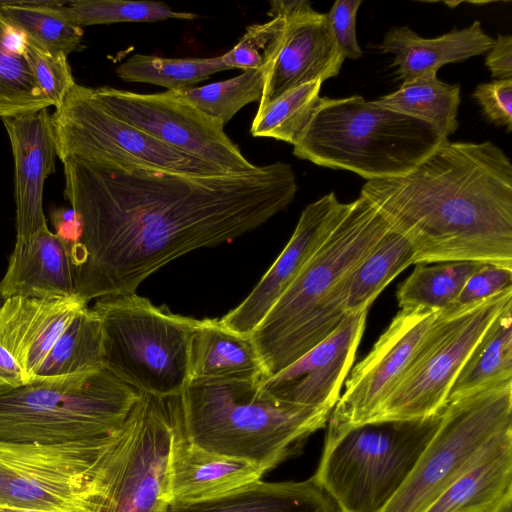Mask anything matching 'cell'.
Instances as JSON below:
<instances>
[{"label":"cell","mask_w":512,"mask_h":512,"mask_svg":"<svg viewBox=\"0 0 512 512\" xmlns=\"http://www.w3.org/2000/svg\"><path fill=\"white\" fill-rule=\"evenodd\" d=\"M63 165L64 195L81 222L69 246L74 289L86 303L136 293L176 258L263 225L297 192L292 167L281 161L215 175L77 157Z\"/></svg>","instance_id":"obj_1"},{"label":"cell","mask_w":512,"mask_h":512,"mask_svg":"<svg viewBox=\"0 0 512 512\" xmlns=\"http://www.w3.org/2000/svg\"><path fill=\"white\" fill-rule=\"evenodd\" d=\"M360 195L409 241L414 264L512 269V164L491 141H448L402 177L367 181Z\"/></svg>","instance_id":"obj_2"},{"label":"cell","mask_w":512,"mask_h":512,"mask_svg":"<svg viewBox=\"0 0 512 512\" xmlns=\"http://www.w3.org/2000/svg\"><path fill=\"white\" fill-rule=\"evenodd\" d=\"M389 229L366 197L345 203L332 232L250 334L264 379L291 365L346 318L352 275Z\"/></svg>","instance_id":"obj_3"},{"label":"cell","mask_w":512,"mask_h":512,"mask_svg":"<svg viewBox=\"0 0 512 512\" xmlns=\"http://www.w3.org/2000/svg\"><path fill=\"white\" fill-rule=\"evenodd\" d=\"M332 410L276 399L261 380L192 382L179 395L180 426L190 442L267 471L298 455Z\"/></svg>","instance_id":"obj_4"},{"label":"cell","mask_w":512,"mask_h":512,"mask_svg":"<svg viewBox=\"0 0 512 512\" xmlns=\"http://www.w3.org/2000/svg\"><path fill=\"white\" fill-rule=\"evenodd\" d=\"M448 141L426 122L362 96L321 97L293 154L372 181L410 173Z\"/></svg>","instance_id":"obj_5"},{"label":"cell","mask_w":512,"mask_h":512,"mask_svg":"<svg viewBox=\"0 0 512 512\" xmlns=\"http://www.w3.org/2000/svg\"><path fill=\"white\" fill-rule=\"evenodd\" d=\"M140 394L104 368L0 385V440L60 444L107 435Z\"/></svg>","instance_id":"obj_6"},{"label":"cell","mask_w":512,"mask_h":512,"mask_svg":"<svg viewBox=\"0 0 512 512\" xmlns=\"http://www.w3.org/2000/svg\"><path fill=\"white\" fill-rule=\"evenodd\" d=\"M178 401L141 393L122 426L103 436L86 481L85 512H165Z\"/></svg>","instance_id":"obj_7"},{"label":"cell","mask_w":512,"mask_h":512,"mask_svg":"<svg viewBox=\"0 0 512 512\" xmlns=\"http://www.w3.org/2000/svg\"><path fill=\"white\" fill-rule=\"evenodd\" d=\"M102 367L141 393L179 396L189 384L197 319L174 314L136 293L97 299Z\"/></svg>","instance_id":"obj_8"},{"label":"cell","mask_w":512,"mask_h":512,"mask_svg":"<svg viewBox=\"0 0 512 512\" xmlns=\"http://www.w3.org/2000/svg\"><path fill=\"white\" fill-rule=\"evenodd\" d=\"M441 417L350 428L324 442L312 477L341 512H379L408 479Z\"/></svg>","instance_id":"obj_9"},{"label":"cell","mask_w":512,"mask_h":512,"mask_svg":"<svg viewBox=\"0 0 512 512\" xmlns=\"http://www.w3.org/2000/svg\"><path fill=\"white\" fill-rule=\"evenodd\" d=\"M510 426L512 382L448 401L408 479L379 512H424L471 465L488 440Z\"/></svg>","instance_id":"obj_10"},{"label":"cell","mask_w":512,"mask_h":512,"mask_svg":"<svg viewBox=\"0 0 512 512\" xmlns=\"http://www.w3.org/2000/svg\"><path fill=\"white\" fill-rule=\"evenodd\" d=\"M511 302L509 287L471 306L442 311L403 378L369 422L426 419L440 414L469 355Z\"/></svg>","instance_id":"obj_11"},{"label":"cell","mask_w":512,"mask_h":512,"mask_svg":"<svg viewBox=\"0 0 512 512\" xmlns=\"http://www.w3.org/2000/svg\"><path fill=\"white\" fill-rule=\"evenodd\" d=\"M57 156L185 174H224L218 167L182 153L108 111L93 88L75 84L51 115Z\"/></svg>","instance_id":"obj_12"},{"label":"cell","mask_w":512,"mask_h":512,"mask_svg":"<svg viewBox=\"0 0 512 512\" xmlns=\"http://www.w3.org/2000/svg\"><path fill=\"white\" fill-rule=\"evenodd\" d=\"M103 436L60 444L0 440V507L85 512L86 481Z\"/></svg>","instance_id":"obj_13"},{"label":"cell","mask_w":512,"mask_h":512,"mask_svg":"<svg viewBox=\"0 0 512 512\" xmlns=\"http://www.w3.org/2000/svg\"><path fill=\"white\" fill-rule=\"evenodd\" d=\"M95 98L113 115L160 142L225 173L257 169L224 132V125L175 91L142 94L103 86L93 88Z\"/></svg>","instance_id":"obj_14"},{"label":"cell","mask_w":512,"mask_h":512,"mask_svg":"<svg viewBox=\"0 0 512 512\" xmlns=\"http://www.w3.org/2000/svg\"><path fill=\"white\" fill-rule=\"evenodd\" d=\"M441 312L400 310L370 352L351 368L335 404L325 441L368 423L412 364Z\"/></svg>","instance_id":"obj_15"},{"label":"cell","mask_w":512,"mask_h":512,"mask_svg":"<svg viewBox=\"0 0 512 512\" xmlns=\"http://www.w3.org/2000/svg\"><path fill=\"white\" fill-rule=\"evenodd\" d=\"M268 15L284 18L282 33L271 60L264 68L260 110L285 92L303 84L337 76L345 60L326 14L306 0H274Z\"/></svg>","instance_id":"obj_16"},{"label":"cell","mask_w":512,"mask_h":512,"mask_svg":"<svg viewBox=\"0 0 512 512\" xmlns=\"http://www.w3.org/2000/svg\"><path fill=\"white\" fill-rule=\"evenodd\" d=\"M79 297L14 296L0 304V385L18 386L34 377L56 339L77 312Z\"/></svg>","instance_id":"obj_17"},{"label":"cell","mask_w":512,"mask_h":512,"mask_svg":"<svg viewBox=\"0 0 512 512\" xmlns=\"http://www.w3.org/2000/svg\"><path fill=\"white\" fill-rule=\"evenodd\" d=\"M367 312L347 315L323 341L277 374L262 380L261 389L285 402L333 409L352 368Z\"/></svg>","instance_id":"obj_18"},{"label":"cell","mask_w":512,"mask_h":512,"mask_svg":"<svg viewBox=\"0 0 512 512\" xmlns=\"http://www.w3.org/2000/svg\"><path fill=\"white\" fill-rule=\"evenodd\" d=\"M344 207L333 192L307 205L278 258L249 295L220 320L250 335L332 232Z\"/></svg>","instance_id":"obj_19"},{"label":"cell","mask_w":512,"mask_h":512,"mask_svg":"<svg viewBox=\"0 0 512 512\" xmlns=\"http://www.w3.org/2000/svg\"><path fill=\"white\" fill-rule=\"evenodd\" d=\"M14 159L16 238L29 240L47 227L43 211L45 179L55 172L56 145L47 109L2 118Z\"/></svg>","instance_id":"obj_20"},{"label":"cell","mask_w":512,"mask_h":512,"mask_svg":"<svg viewBox=\"0 0 512 512\" xmlns=\"http://www.w3.org/2000/svg\"><path fill=\"white\" fill-rule=\"evenodd\" d=\"M267 470L251 461L206 451L183 434L179 401L168 467L170 502H198L216 498L260 480Z\"/></svg>","instance_id":"obj_21"},{"label":"cell","mask_w":512,"mask_h":512,"mask_svg":"<svg viewBox=\"0 0 512 512\" xmlns=\"http://www.w3.org/2000/svg\"><path fill=\"white\" fill-rule=\"evenodd\" d=\"M1 299L75 296L69 247L47 227L29 240L17 239L0 281Z\"/></svg>","instance_id":"obj_22"},{"label":"cell","mask_w":512,"mask_h":512,"mask_svg":"<svg viewBox=\"0 0 512 512\" xmlns=\"http://www.w3.org/2000/svg\"><path fill=\"white\" fill-rule=\"evenodd\" d=\"M512 489V426L495 434L424 512H490Z\"/></svg>","instance_id":"obj_23"},{"label":"cell","mask_w":512,"mask_h":512,"mask_svg":"<svg viewBox=\"0 0 512 512\" xmlns=\"http://www.w3.org/2000/svg\"><path fill=\"white\" fill-rule=\"evenodd\" d=\"M494 41L476 20L464 29L435 38H423L408 26H394L384 34L379 48L394 56L398 77L405 82L426 72H437L445 64L484 54Z\"/></svg>","instance_id":"obj_24"},{"label":"cell","mask_w":512,"mask_h":512,"mask_svg":"<svg viewBox=\"0 0 512 512\" xmlns=\"http://www.w3.org/2000/svg\"><path fill=\"white\" fill-rule=\"evenodd\" d=\"M189 383L256 381L264 368L250 335L226 326L220 319L197 320L190 345Z\"/></svg>","instance_id":"obj_25"},{"label":"cell","mask_w":512,"mask_h":512,"mask_svg":"<svg viewBox=\"0 0 512 512\" xmlns=\"http://www.w3.org/2000/svg\"><path fill=\"white\" fill-rule=\"evenodd\" d=\"M165 512H341L313 479L251 482L222 496L198 502H170Z\"/></svg>","instance_id":"obj_26"},{"label":"cell","mask_w":512,"mask_h":512,"mask_svg":"<svg viewBox=\"0 0 512 512\" xmlns=\"http://www.w3.org/2000/svg\"><path fill=\"white\" fill-rule=\"evenodd\" d=\"M512 382V302L487 328L457 375L448 401Z\"/></svg>","instance_id":"obj_27"},{"label":"cell","mask_w":512,"mask_h":512,"mask_svg":"<svg viewBox=\"0 0 512 512\" xmlns=\"http://www.w3.org/2000/svg\"><path fill=\"white\" fill-rule=\"evenodd\" d=\"M375 102L426 122L444 139H448L459 127L460 87L441 81L437 72H426L405 81L398 90Z\"/></svg>","instance_id":"obj_28"},{"label":"cell","mask_w":512,"mask_h":512,"mask_svg":"<svg viewBox=\"0 0 512 512\" xmlns=\"http://www.w3.org/2000/svg\"><path fill=\"white\" fill-rule=\"evenodd\" d=\"M26 36L0 10V117L52 106L38 87L26 57Z\"/></svg>","instance_id":"obj_29"},{"label":"cell","mask_w":512,"mask_h":512,"mask_svg":"<svg viewBox=\"0 0 512 512\" xmlns=\"http://www.w3.org/2000/svg\"><path fill=\"white\" fill-rule=\"evenodd\" d=\"M412 264V245L389 229L354 271L345 302L346 315L368 311L382 290Z\"/></svg>","instance_id":"obj_30"},{"label":"cell","mask_w":512,"mask_h":512,"mask_svg":"<svg viewBox=\"0 0 512 512\" xmlns=\"http://www.w3.org/2000/svg\"><path fill=\"white\" fill-rule=\"evenodd\" d=\"M482 265L470 261L441 262L431 266L416 264L397 289L398 305L401 310L442 312L450 309L467 278Z\"/></svg>","instance_id":"obj_31"},{"label":"cell","mask_w":512,"mask_h":512,"mask_svg":"<svg viewBox=\"0 0 512 512\" xmlns=\"http://www.w3.org/2000/svg\"><path fill=\"white\" fill-rule=\"evenodd\" d=\"M65 2H0V10L29 42L51 54L67 56L81 48L84 33L63 14Z\"/></svg>","instance_id":"obj_32"},{"label":"cell","mask_w":512,"mask_h":512,"mask_svg":"<svg viewBox=\"0 0 512 512\" xmlns=\"http://www.w3.org/2000/svg\"><path fill=\"white\" fill-rule=\"evenodd\" d=\"M101 368L100 321L92 308L84 306L56 339L34 376H60Z\"/></svg>","instance_id":"obj_33"},{"label":"cell","mask_w":512,"mask_h":512,"mask_svg":"<svg viewBox=\"0 0 512 512\" xmlns=\"http://www.w3.org/2000/svg\"><path fill=\"white\" fill-rule=\"evenodd\" d=\"M221 56L166 58L134 54L123 61L116 74L126 82L158 85L167 91L191 88L217 72L229 70Z\"/></svg>","instance_id":"obj_34"},{"label":"cell","mask_w":512,"mask_h":512,"mask_svg":"<svg viewBox=\"0 0 512 512\" xmlns=\"http://www.w3.org/2000/svg\"><path fill=\"white\" fill-rule=\"evenodd\" d=\"M322 83L318 80L293 88L257 110L250 134L297 144L320 104Z\"/></svg>","instance_id":"obj_35"},{"label":"cell","mask_w":512,"mask_h":512,"mask_svg":"<svg viewBox=\"0 0 512 512\" xmlns=\"http://www.w3.org/2000/svg\"><path fill=\"white\" fill-rule=\"evenodd\" d=\"M264 87V69L245 70L233 78L175 91L204 114L223 125L244 106L260 101Z\"/></svg>","instance_id":"obj_36"},{"label":"cell","mask_w":512,"mask_h":512,"mask_svg":"<svg viewBox=\"0 0 512 512\" xmlns=\"http://www.w3.org/2000/svg\"><path fill=\"white\" fill-rule=\"evenodd\" d=\"M65 17L83 28L120 22H156L167 19L193 20L197 15L178 12L165 3L127 0H75L61 6Z\"/></svg>","instance_id":"obj_37"},{"label":"cell","mask_w":512,"mask_h":512,"mask_svg":"<svg viewBox=\"0 0 512 512\" xmlns=\"http://www.w3.org/2000/svg\"><path fill=\"white\" fill-rule=\"evenodd\" d=\"M284 25L281 16L248 26L246 32L228 52L221 56L230 69H264L272 58Z\"/></svg>","instance_id":"obj_38"},{"label":"cell","mask_w":512,"mask_h":512,"mask_svg":"<svg viewBox=\"0 0 512 512\" xmlns=\"http://www.w3.org/2000/svg\"><path fill=\"white\" fill-rule=\"evenodd\" d=\"M26 57L36 83L46 99L55 109L60 107L76 84L67 56L63 53L51 54L27 40Z\"/></svg>","instance_id":"obj_39"},{"label":"cell","mask_w":512,"mask_h":512,"mask_svg":"<svg viewBox=\"0 0 512 512\" xmlns=\"http://www.w3.org/2000/svg\"><path fill=\"white\" fill-rule=\"evenodd\" d=\"M509 287L512 269L484 264L467 278L452 308L471 306Z\"/></svg>","instance_id":"obj_40"},{"label":"cell","mask_w":512,"mask_h":512,"mask_svg":"<svg viewBox=\"0 0 512 512\" xmlns=\"http://www.w3.org/2000/svg\"><path fill=\"white\" fill-rule=\"evenodd\" d=\"M361 4L362 0H337L326 13L333 39L345 59L362 56L356 38V15Z\"/></svg>","instance_id":"obj_41"},{"label":"cell","mask_w":512,"mask_h":512,"mask_svg":"<svg viewBox=\"0 0 512 512\" xmlns=\"http://www.w3.org/2000/svg\"><path fill=\"white\" fill-rule=\"evenodd\" d=\"M473 98L485 117L497 127L512 129V79L493 80L477 85Z\"/></svg>","instance_id":"obj_42"},{"label":"cell","mask_w":512,"mask_h":512,"mask_svg":"<svg viewBox=\"0 0 512 512\" xmlns=\"http://www.w3.org/2000/svg\"><path fill=\"white\" fill-rule=\"evenodd\" d=\"M485 64L496 80L512 79V36L498 34L485 58Z\"/></svg>","instance_id":"obj_43"},{"label":"cell","mask_w":512,"mask_h":512,"mask_svg":"<svg viewBox=\"0 0 512 512\" xmlns=\"http://www.w3.org/2000/svg\"><path fill=\"white\" fill-rule=\"evenodd\" d=\"M51 221L55 228V234L68 247L76 242L80 234L81 222L79 215L72 207L54 209L51 212Z\"/></svg>","instance_id":"obj_44"},{"label":"cell","mask_w":512,"mask_h":512,"mask_svg":"<svg viewBox=\"0 0 512 512\" xmlns=\"http://www.w3.org/2000/svg\"><path fill=\"white\" fill-rule=\"evenodd\" d=\"M490 512H512V489L500 499Z\"/></svg>","instance_id":"obj_45"},{"label":"cell","mask_w":512,"mask_h":512,"mask_svg":"<svg viewBox=\"0 0 512 512\" xmlns=\"http://www.w3.org/2000/svg\"><path fill=\"white\" fill-rule=\"evenodd\" d=\"M0 512H55L43 509L0 507Z\"/></svg>","instance_id":"obj_46"},{"label":"cell","mask_w":512,"mask_h":512,"mask_svg":"<svg viewBox=\"0 0 512 512\" xmlns=\"http://www.w3.org/2000/svg\"><path fill=\"white\" fill-rule=\"evenodd\" d=\"M0 299H1V296H0ZM0 304H1V301H0Z\"/></svg>","instance_id":"obj_47"}]
</instances>
